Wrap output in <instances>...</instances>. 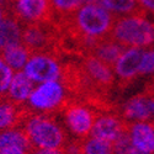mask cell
<instances>
[{
  "instance_id": "obj_1",
  "label": "cell",
  "mask_w": 154,
  "mask_h": 154,
  "mask_svg": "<svg viewBox=\"0 0 154 154\" xmlns=\"http://www.w3.org/2000/svg\"><path fill=\"white\" fill-rule=\"evenodd\" d=\"M109 37L126 48L149 47L154 43V22L142 12L122 15L115 20Z\"/></svg>"
},
{
  "instance_id": "obj_2",
  "label": "cell",
  "mask_w": 154,
  "mask_h": 154,
  "mask_svg": "<svg viewBox=\"0 0 154 154\" xmlns=\"http://www.w3.org/2000/svg\"><path fill=\"white\" fill-rule=\"evenodd\" d=\"M31 143L35 148L57 149L67 144V133L54 121L52 115L32 113L23 125Z\"/></svg>"
},
{
  "instance_id": "obj_3",
  "label": "cell",
  "mask_w": 154,
  "mask_h": 154,
  "mask_svg": "<svg viewBox=\"0 0 154 154\" xmlns=\"http://www.w3.org/2000/svg\"><path fill=\"white\" fill-rule=\"evenodd\" d=\"M60 32L54 22L23 25L21 45L30 54L48 53L60 58Z\"/></svg>"
},
{
  "instance_id": "obj_4",
  "label": "cell",
  "mask_w": 154,
  "mask_h": 154,
  "mask_svg": "<svg viewBox=\"0 0 154 154\" xmlns=\"http://www.w3.org/2000/svg\"><path fill=\"white\" fill-rule=\"evenodd\" d=\"M59 112L64 113L69 130L75 136H78L79 138H86L88 136H90L93 126L97 117V111L95 109L67 96L62 104Z\"/></svg>"
},
{
  "instance_id": "obj_5",
  "label": "cell",
  "mask_w": 154,
  "mask_h": 154,
  "mask_svg": "<svg viewBox=\"0 0 154 154\" xmlns=\"http://www.w3.org/2000/svg\"><path fill=\"white\" fill-rule=\"evenodd\" d=\"M10 11L22 25L54 22L52 0H12Z\"/></svg>"
},
{
  "instance_id": "obj_6",
  "label": "cell",
  "mask_w": 154,
  "mask_h": 154,
  "mask_svg": "<svg viewBox=\"0 0 154 154\" xmlns=\"http://www.w3.org/2000/svg\"><path fill=\"white\" fill-rule=\"evenodd\" d=\"M66 99L67 95L60 83L47 82L32 91L29 97V102L33 109L53 115L60 111L62 104Z\"/></svg>"
},
{
  "instance_id": "obj_7",
  "label": "cell",
  "mask_w": 154,
  "mask_h": 154,
  "mask_svg": "<svg viewBox=\"0 0 154 154\" xmlns=\"http://www.w3.org/2000/svg\"><path fill=\"white\" fill-rule=\"evenodd\" d=\"M60 72L59 58L48 53L31 54L25 66V74L31 80L38 83L56 82L60 76Z\"/></svg>"
},
{
  "instance_id": "obj_8",
  "label": "cell",
  "mask_w": 154,
  "mask_h": 154,
  "mask_svg": "<svg viewBox=\"0 0 154 154\" xmlns=\"http://www.w3.org/2000/svg\"><path fill=\"white\" fill-rule=\"evenodd\" d=\"M80 64L91 83L106 94L113 84V68L93 54L83 56Z\"/></svg>"
},
{
  "instance_id": "obj_9",
  "label": "cell",
  "mask_w": 154,
  "mask_h": 154,
  "mask_svg": "<svg viewBox=\"0 0 154 154\" xmlns=\"http://www.w3.org/2000/svg\"><path fill=\"white\" fill-rule=\"evenodd\" d=\"M126 120L119 117L117 115L110 112H102L97 115L95 123L93 126V130L90 132L91 137L106 139L110 142H115L119 139L126 131H127Z\"/></svg>"
},
{
  "instance_id": "obj_10",
  "label": "cell",
  "mask_w": 154,
  "mask_h": 154,
  "mask_svg": "<svg viewBox=\"0 0 154 154\" xmlns=\"http://www.w3.org/2000/svg\"><path fill=\"white\" fill-rule=\"evenodd\" d=\"M33 148L22 127L0 132V154H30Z\"/></svg>"
},
{
  "instance_id": "obj_11",
  "label": "cell",
  "mask_w": 154,
  "mask_h": 154,
  "mask_svg": "<svg viewBox=\"0 0 154 154\" xmlns=\"http://www.w3.org/2000/svg\"><path fill=\"white\" fill-rule=\"evenodd\" d=\"M127 133L130 136L133 148L146 154H154V126L148 121L130 122L127 125Z\"/></svg>"
},
{
  "instance_id": "obj_12",
  "label": "cell",
  "mask_w": 154,
  "mask_h": 154,
  "mask_svg": "<svg viewBox=\"0 0 154 154\" xmlns=\"http://www.w3.org/2000/svg\"><path fill=\"white\" fill-rule=\"evenodd\" d=\"M144 51L137 47H128L115 63L113 70L122 82H128L139 74V66Z\"/></svg>"
},
{
  "instance_id": "obj_13",
  "label": "cell",
  "mask_w": 154,
  "mask_h": 154,
  "mask_svg": "<svg viewBox=\"0 0 154 154\" xmlns=\"http://www.w3.org/2000/svg\"><path fill=\"white\" fill-rule=\"evenodd\" d=\"M123 117L131 122L149 121L153 119V99L152 94H143L132 97L123 107Z\"/></svg>"
},
{
  "instance_id": "obj_14",
  "label": "cell",
  "mask_w": 154,
  "mask_h": 154,
  "mask_svg": "<svg viewBox=\"0 0 154 154\" xmlns=\"http://www.w3.org/2000/svg\"><path fill=\"white\" fill-rule=\"evenodd\" d=\"M22 23L11 11H8L0 22V52L8 47L21 45Z\"/></svg>"
},
{
  "instance_id": "obj_15",
  "label": "cell",
  "mask_w": 154,
  "mask_h": 154,
  "mask_svg": "<svg viewBox=\"0 0 154 154\" xmlns=\"http://www.w3.org/2000/svg\"><path fill=\"white\" fill-rule=\"evenodd\" d=\"M125 49H126L125 46L113 41L111 37L107 36L105 38H101V40L96 41L88 54L95 56L96 58L101 59L102 62H105L106 64H109L110 67L113 68L115 63L117 62L120 56L125 52Z\"/></svg>"
},
{
  "instance_id": "obj_16",
  "label": "cell",
  "mask_w": 154,
  "mask_h": 154,
  "mask_svg": "<svg viewBox=\"0 0 154 154\" xmlns=\"http://www.w3.org/2000/svg\"><path fill=\"white\" fill-rule=\"evenodd\" d=\"M33 80L25 74V72H17L11 79L9 90L6 94V99L14 104L21 105L26 100H29L30 95L33 91Z\"/></svg>"
},
{
  "instance_id": "obj_17",
  "label": "cell",
  "mask_w": 154,
  "mask_h": 154,
  "mask_svg": "<svg viewBox=\"0 0 154 154\" xmlns=\"http://www.w3.org/2000/svg\"><path fill=\"white\" fill-rule=\"evenodd\" d=\"M0 56H2L3 60L12 70L20 72L22 68H25L31 54L22 45H16V46H11L2 51Z\"/></svg>"
},
{
  "instance_id": "obj_18",
  "label": "cell",
  "mask_w": 154,
  "mask_h": 154,
  "mask_svg": "<svg viewBox=\"0 0 154 154\" xmlns=\"http://www.w3.org/2000/svg\"><path fill=\"white\" fill-rule=\"evenodd\" d=\"M82 154H113V143L101 138H83Z\"/></svg>"
},
{
  "instance_id": "obj_19",
  "label": "cell",
  "mask_w": 154,
  "mask_h": 154,
  "mask_svg": "<svg viewBox=\"0 0 154 154\" xmlns=\"http://www.w3.org/2000/svg\"><path fill=\"white\" fill-rule=\"evenodd\" d=\"M100 2L109 10H111L113 14L128 15L136 14V12H142L139 10L137 0H100Z\"/></svg>"
},
{
  "instance_id": "obj_20",
  "label": "cell",
  "mask_w": 154,
  "mask_h": 154,
  "mask_svg": "<svg viewBox=\"0 0 154 154\" xmlns=\"http://www.w3.org/2000/svg\"><path fill=\"white\" fill-rule=\"evenodd\" d=\"M54 9V20L67 17L84 5V0H52Z\"/></svg>"
},
{
  "instance_id": "obj_21",
  "label": "cell",
  "mask_w": 154,
  "mask_h": 154,
  "mask_svg": "<svg viewBox=\"0 0 154 154\" xmlns=\"http://www.w3.org/2000/svg\"><path fill=\"white\" fill-rule=\"evenodd\" d=\"M11 79H12V69L4 62L0 66V100L6 99Z\"/></svg>"
},
{
  "instance_id": "obj_22",
  "label": "cell",
  "mask_w": 154,
  "mask_h": 154,
  "mask_svg": "<svg viewBox=\"0 0 154 154\" xmlns=\"http://www.w3.org/2000/svg\"><path fill=\"white\" fill-rule=\"evenodd\" d=\"M132 148L133 146L131 143V139L127 131L113 142V154H128Z\"/></svg>"
},
{
  "instance_id": "obj_23",
  "label": "cell",
  "mask_w": 154,
  "mask_h": 154,
  "mask_svg": "<svg viewBox=\"0 0 154 154\" xmlns=\"http://www.w3.org/2000/svg\"><path fill=\"white\" fill-rule=\"evenodd\" d=\"M154 73V49L144 51L139 66V74Z\"/></svg>"
},
{
  "instance_id": "obj_24",
  "label": "cell",
  "mask_w": 154,
  "mask_h": 154,
  "mask_svg": "<svg viewBox=\"0 0 154 154\" xmlns=\"http://www.w3.org/2000/svg\"><path fill=\"white\" fill-rule=\"evenodd\" d=\"M137 4L142 12H149L154 15V0H137Z\"/></svg>"
},
{
  "instance_id": "obj_25",
  "label": "cell",
  "mask_w": 154,
  "mask_h": 154,
  "mask_svg": "<svg viewBox=\"0 0 154 154\" xmlns=\"http://www.w3.org/2000/svg\"><path fill=\"white\" fill-rule=\"evenodd\" d=\"M30 154H67L64 148H57V149H46V148H33V150Z\"/></svg>"
},
{
  "instance_id": "obj_26",
  "label": "cell",
  "mask_w": 154,
  "mask_h": 154,
  "mask_svg": "<svg viewBox=\"0 0 154 154\" xmlns=\"http://www.w3.org/2000/svg\"><path fill=\"white\" fill-rule=\"evenodd\" d=\"M11 3H12V0H0V8H4L5 10L10 11Z\"/></svg>"
},
{
  "instance_id": "obj_27",
  "label": "cell",
  "mask_w": 154,
  "mask_h": 154,
  "mask_svg": "<svg viewBox=\"0 0 154 154\" xmlns=\"http://www.w3.org/2000/svg\"><path fill=\"white\" fill-rule=\"evenodd\" d=\"M6 12H8V10H5L4 8H0V22H2V21H3V19L5 17Z\"/></svg>"
},
{
  "instance_id": "obj_28",
  "label": "cell",
  "mask_w": 154,
  "mask_h": 154,
  "mask_svg": "<svg viewBox=\"0 0 154 154\" xmlns=\"http://www.w3.org/2000/svg\"><path fill=\"white\" fill-rule=\"evenodd\" d=\"M128 154H146V153L140 152V150H138V149H136V148H132V149L130 150V153H128Z\"/></svg>"
},
{
  "instance_id": "obj_29",
  "label": "cell",
  "mask_w": 154,
  "mask_h": 154,
  "mask_svg": "<svg viewBox=\"0 0 154 154\" xmlns=\"http://www.w3.org/2000/svg\"><path fill=\"white\" fill-rule=\"evenodd\" d=\"M150 93H154V83H153V89H152V91Z\"/></svg>"
},
{
  "instance_id": "obj_30",
  "label": "cell",
  "mask_w": 154,
  "mask_h": 154,
  "mask_svg": "<svg viewBox=\"0 0 154 154\" xmlns=\"http://www.w3.org/2000/svg\"><path fill=\"white\" fill-rule=\"evenodd\" d=\"M153 126H154V119H153Z\"/></svg>"
}]
</instances>
